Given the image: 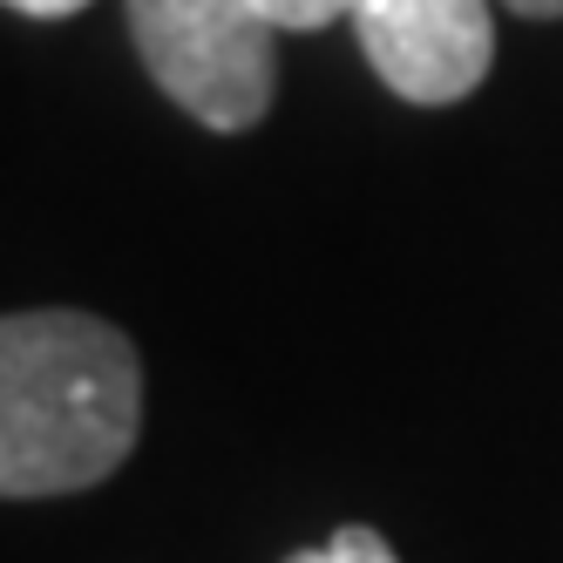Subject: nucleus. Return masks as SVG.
<instances>
[{
    "label": "nucleus",
    "mask_w": 563,
    "mask_h": 563,
    "mask_svg": "<svg viewBox=\"0 0 563 563\" xmlns=\"http://www.w3.org/2000/svg\"><path fill=\"white\" fill-rule=\"evenodd\" d=\"M0 8H14L27 21H68V14H82L89 0H0Z\"/></svg>",
    "instance_id": "nucleus-6"
},
{
    "label": "nucleus",
    "mask_w": 563,
    "mask_h": 563,
    "mask_svg": "<svg viewBox=\"0 0 563 563\" xmlns=\"http://www.w3.org/2000/svg\"><path fill=\"white\" fill-rule=\"evenodd\" d=\"M252 14H265L272 27H292V34H312V27H327L340 14H353V0H245Z\"/></svg>",
    "instance_id": "nucleus-5"
},
{
    "label": "nucleus",
    "mask_w": 563,
    "mask_h": 563,
    "mask_svg": "<svg viewBox=\"0 0 563 563\" xmlns=\"http://www.w3.org/2000/svg\"><path fill=\"white\" fill-rule=\"evenodd\" d=\"M353 34L374 75L408 102H462L496 62L489 0H353Z\"/></svg>",
    "instance_id": "nucleus-3"
},
{
    "label": "nucleus",
    "mask_w": 563,
    "mask_h": 563,
    "mask_svg": "<svg viewBox=\"0 0 563 563\" xmlns=\"http://www.w3.org/2000/svg\"><path fill=\"white\" fill-rule=\"evenodd\" d=\"M286 563H400V556H394V543H387L380 530H367V522H346V530H333L327 543H312V550H299V556H286Z\"/></svg>",
    "instance_id": "nucleus-4"
},
{
    "label": "nucleus",
    "mask_w": 563,
    "mask_h": 563,
    "mask_svg": "<svg viewBox=\"0 0 563 563\" xmlns=\"http://www.w3.org/2000/svg\"><path fill=\"white\" fill-rule=\"evenodd\" d=\"M509 14H530V21H563V0H503Z\"/></svg>",
    "instance_id": "nucleus-7"
},
{
    "label": "nucleus",
    "mask_w": 563,
    "mask_h": 563,
    "mask_svg": "<svg viewBox=\"0 0 563 563\" xmlns=\"http://www.w3.org/2000/svg\"><path fill=\"white\" fill-rule=\"evenodd\" d=\"M143 428L136 346L96 312L0 319V496H75L115 475Z\"/></svg>",
    "instance_id": "nucleus-1"
},
{
    "label": "nucleus",
    "mask_w": 563,
    "mask_h": 563,
    "mask_svg": "<svg viewBox=\"0 0 563 563\" xmlns=\"http://www.w3.org/2000/svg\"><path fill=\"white\" fill-rule=\"evenodd\" d=\"M150 82L205 130H252L278 89V27L245 0H130Z\"/></svg>",
    "instance_id": "nucleus-2"
}]
</instances>
